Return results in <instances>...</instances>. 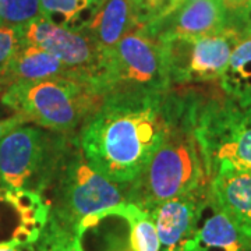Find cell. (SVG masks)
Wrapping results in <instances>:
<instances>
[{"label": "cell", "mask_w": 251, "mask_h": 251, "mask_svg": "<svg viewBox=\"0 0 251 251\" xmlns=\"http://www.w3.org/2000/svg\"><path fill=\"white\" fill-rule=\"evenodd\" d=\"M162 99L103 100L78 130L82 152L106 179L130 184L162 143L166 119Z\"/></svg>", "instance_id": "1"}, {"label": "cell", "mask_w": 251, "mask_h": 251, "mask_svg": "<svg viewBox=\"0 0 251 251\" xmlns=\"http://www.w3.org/2000/svg\"><path fill=\"white\" fill-rule=\"evenodd\" d=\"M41 196L50 208L52 219L78 232L82 222L128 202V188L110 181L91 165L77 131L62 133Z\"/></svg>", "instance_id": "2"}, {"label": "cell", "mask_w": 251, "mask_h": 251, "mask_svg": "<svg viewBox=\"0 0 251 251\" xmlns=\"http://www.w3.org/2000/svg\"><path fill=\"white\" fill-rule=\"evenodd\" d=\"M211 173L194 126L186 120H166L162 143L134 181L127 184L128 202L151 211L163 201L208 190Z\"/></svg>", "instance_id": "3"}, {"label": "cell", "mask_w": 251, "mask_h": 251, "mask_svg": "<svg viewBox=\"0 0 251 251\" xmlns=\"http://www.w3.org/2000/svg\"><path fill=\"white\" fill-rule=\"evenodd\" d=\"M171 80L161 42L135 28L106 52L97 90L109 102H143L163 98Z\"/></svg>", "instance_id": "4"}, {"label": "cell", "mask_w": 251, "mask_h": 251, "mask_svg": "<svg viewBox=\"0 0 251 251\" xmlns=\"http://www.w3.org/2000/svg\"><path fill=\"white\" fill-rule=\"evenodd\" d=\"M1 102L25 122L56 133H77L102 103L97 90L78 78L57 77L16 82L1 92Z\"/></svg>", "instance_id": "5"}, {"label": "cell", "mask_w": 251, "mask_h": 251, "mask_svg": "<svg viewBox=\"0 0 251 251\" xmlns=\"http://www.w3.org/2000/svg\"><path fill=\"white\" fill-rule=\"evenodd\" d=\"M194 133L212 175L221 168L251 172V102H240L218 87L204 88Z\"/></svg>", "instance_id": "6"}, {"label": "cell", "mask_w": 251, "mask_h": 251, "mask_svg": "<svg viewBox=\"0 0 251 251\" xmlns=\"http://www.w3.org/2000/svg\"><path fill=\"white\" fill-rule=\"evenodd\" d=\"M242 35L226 27L198 38L171 36L161 42L171 85L218 82Z\"/></svg>", "instance_id": "7"}, {"label": "cell", "mask_w": 251, "mask_h": 251, "mask_svg": "<svg viewBox=\"0 0 251 251\" xmlns=\"http://www.w3.org/2000/svg\"><path fill=\"white\" fill-rule=\"evenodd\" d=\"M62 133L18 126L0 140V183L41 194Z\"/></svg>", "instance_id": "8"}, {"label": "cell", "mask_w": 251, "mask_h": 251, "mask_svg": "<svg viewBox=\"0 0 251 251\" xmlns=\"http://www.w3.org/2000/svg\"><path fill=\"white\" fill-rule=\"evenodd\" d=\"M21 35L23 42L53 54L78 78L97 90L106 62V52L85 31L62 27L42 16L21 28Z\"/></svg>", "instance_id": "9"}, {"label": "cell", "mask_w": 251, "mask_h": 251, "mask_svg": "<svg viewBox=\"0 0 251 251\" xmlns=\"http://www.w3.org/2000/svg\"><path fill=\"white\" fill-rule=\"evenodd\" d=\"M209 194L200 190L163 201L151 209L162 251H188L197 232L201 206Z\"/></svg>", "instance_id": "10"}, {"label": "cell", "mask_w": 251, "mask_h": 251, "mask_svg": "<svg viewBox=\"0 0 251 251\" xmlns=\"http://www.w3.org/2000/svg\"><path fill=\"white\" fill-rule=\"evenodd\" d=\"M226 25L227 13L221 0H196L141 29L156 39L171 36L198 38L219 32Z\"/></svg>", "instance_id": "11"}, {"label": "cell", "mask_w": 251, "mask_h": 251, "mask_svg": "<svg viewBox=\"0 0 251 251\" xmlns=\"http://www.w3.org/2000/svg\"><path fill=\"white\" fill-rule=\"evenodd\" d=\"M209 197L251 237V172L221 168L212 175Z\"/></svg>", "instance_id": "12"}, {"label": "cell", "mask_w": 251, "mask_h": 251, "mask_svg": "<svg viewBox=\"0 0 251 251\" xmlns=\"http://www.w3.org/2000/svg\"><path fill=\"white\" fill-rule=\"evenodd\" d=\"M188 251H251V237L222 212L208 194Z\"/></svg>", "instance_id": "13"}, {"label": "cell", "mask_w": 251, "mask_h": 251, "mask_svg": "<svg viewBox=\"0 0 251 251\" xmlns=\"http://www.w3.org/2000/svg\"><path fill=\"white\" fill-rule=\"evenodd\" d=\"M57 77L78 78L53 54L23 42L9 64L0 72V88L6 90L16 82H34Z\"/></svg>", "instance_id": "14"}, {"label": "cell", "mask_w": 251, "mask_h": 251, "mask_svg": "<svg viewBox=\"0 0 251 251\" xmlns=\"http://www.w3.org/2000/svg\"><path fill=\"white\" fill-rule=\"evenodd\" d=\"M135 28L138 27L130 0H103L82 31H85L103 52H109L126 34Z\"/></svg>", "instance_id": "15"}, {"label": "cell", "mask_w": 251, "mask_h": 251, "mask_svg": "<svg viewBox=\"0 0 251 251\" xmlns=\"http://www.w3.org/2000/svg\"><path fill=\"white\" fill-rule=\"evenodd\" d=\"M219 87L230 98L251 102V35L243 38L234 48Z\"/></svg>", "instance_id": "16"}, {"label": "cell", "mask_w": 251, "mask_h": 251, "mask_svg": "<svg viewBox=\"0 0 251 251\" xmlns=\"http://www.w3.org/2000/svg\"><path fill=\"white\" fill-rule=\"evenodd\" d=\"M110 214L112 216L125 218L131 225L130 243L133 251H161L155 221L150 211L126 202L112 208Z\"/></svg>", "instance_id": "17"}, {"label": "cell", "mask_w": 251, "mask_h": 251, "mask_svg": "<svg viewBox=\"0 0 251 251\" xmlns=\"http://www.w3.org/2000/svg\"><path fill=\"white\" fill-rule=\"evenodd\" d=\"M44 17L54 24L82 31L98 9V0H39Z\"/></svg>", "instance_id": "18"}, {"label": "cell", "mask_w": 251, "mask_h": 251, "mask_svg": "<svg viewBox=\"0 0 251 251\" xmlns=\"http://www.w3.org/2000/svg\"><path fill=\"white\" fill-rule=\"evenodd\" d=\"M36 251H82L81 234L66 227L50 216L36 240Z\"/></svg>", "instance_id": "19"}, {"label": "cell", "mask_w": 251, "mask_h": 251, "mask_svg": "<svg viewBox=\"0 0 251 251\" xmlns=\"http://www.w3.org/2000/svg\"><path fill=\"white\" fill-rule=\"evenodd\" d=\"M42 16L39 0H0V25L23 28Z\"/></svg>", "instance_id": "20"}, {"label": "cell", "mask_w": 251, "mask_h": 251, "mask_svg": "<svg viewBox=\"0 0 251 251\" xmlns=\"http://www.w3.org/2000/svg\"><path fill=\"white\" fill-rule=\"evenodd\" d=\"M137 27H147L168 17L184 4V0H130Z\"/></svg>", "instance_id": "21"}, {"label": "cell", "mask_w": 251, "mask_h": 251, "mask_svg": "<svg viewBox=\"0 0 251 251\" xmlns=\"http://www.w3.org/2000/svg\"><path fill=\"white\" fill-rule=\"evenodd\" d=\"M21 44V28L0 25V72L9 64Z\"/></svg>", "instance_id": "22"}, {"label": "cell", "mask_w": 251, "mask_h": 251, "mask_svg": "<svg viewBox=\"0 0 251 251\" xmlns=\"http://www.w3.org/2000/svg\"><path fill=\"white\" fill-rule=\"evenodd\" d=\"M237 31L242 38L251 35V0L243 7L234 13L227 14V25Z\"/></svg>", "instance_id": "23"}, {"label": "cell", "mask_w": 251, "mask_h": 251, "mask_svg": "<svg viewBox=\"0 0 251 251\" xmlns=\"http://www.w3.org/2000/svg\"><path fill=\"white\" fill-rule=\"evenodd\" d=\"M24 123H25V120L16 113H14V116L9 117V119L0 120V140L6 134H9L10 131H13L14 128H17L18 126H23Z\"/></svg>", "instance_id": "24"}, {"label": "cell", "mask_w": 251, "mask_h": 251, "mask_svg": "<svg viewBox=\"0 0 251 251\" xmlns=\"http://www.w3.org/2000/svg\"><path fill=\"white\" fill-rule=\"evenodd\" d=\"M221 1L226 9V13L229 14V13H234L237 10L243 9L250 0H221Z\"/></svg>", "instance_id": "25"}, {"label": "cell", "mask_w": 251, "mask_h": 251, "mask_svg": "<svg viewBox=\"0 0 251 251\" xmlns=\"http://www.w3.org/2000/svg\"><path fill=\"white\" fill-rule=\"evenodd\" d=\"M191 1H196V0H184V4H187V3H191Z\"/></svg>", "instance_id": "26"}, {"label": "cell", "mask_w": 251, "mask_h": 251, "mask_svg": "<svg viewBox=\"0 0 251 251\" xmlns=\"http://www.w3.org/2000/svg\"><path fill=\"white\" fill-rule=\"evenodd\" d=\"M0 92H3V90H1V88H0Z\"/></svg>", "instance_id": "27"}]
</instances>
